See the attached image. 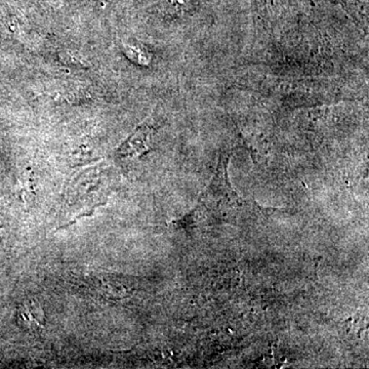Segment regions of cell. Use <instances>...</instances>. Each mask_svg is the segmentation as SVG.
Masks as SVG:
<instances>
[{"label":"cell","instance_id":"7a4b0ae2","mask_svg":"<svg viewBox=\"0 0 369 369\" xmlns=\"http://www.w3.org/2000/svg\"><path fill=\"white\" fill-rule=\"evenodd\" d=\"M153 136V126L149 121L143 122L117 150L121 158L133 159L142 156L150 150Z\"/></svg>","mask_w":369,"mask_h":369},{"label":"cell","instance_id":"5b68a950","mask_svg":"<svg viewBox=\"0 0 369 369\" xmlns=\"http://www.w3.org/2000/svg\"><path fill=\"white\" fill-rule=\"evenodd\" d=\"M126 54L129 58L136 62H140V64H146L145 61H148L147 56L145 53H143L142 49H138L137 46H126Z\"/></svg>","mask_w":369,"mask_h":369},{"label":"cell","instance_id":"6da1fadb","mask_svg":"<svg viewBox=\"0 0 369 369\" xmlns=\"http://www.w3.org/2000/svg\"><path fill=\"white\" fill-rule=\"evenodd\" d=\"M228 163L229 155L222 153L215 176L195 208L194 213H198L201 218H208V221L226 220L248 203L233 189L228 175Z\"/></svg>","mask_w":369,"mask_h":369},{"label":"cell","instance_id":"277c9868","mask_svg":"<svg viewBox=\"0 0 369 369\" xmlns=\"http://www.w3.org/2000/svg\"><path fill=\"white\" fill-rule=\"evenodd\" d=\"M60 58L68 65L81 66V67L86 66V61L84 60V56L79 55V53H73L72 51H65L64 53H61Z\"/></svg>","mask_w":369,"mask_h":369},{"label":"cell","instance_id":"3957f363","mask_svg":"<svg viewBox=\"0 0 369 369\" xmlns=\"http://www.w3.org/2000/svg\"><path fill=\"white\" fill-rule=\"evenodd\" d=\"M23 318L25 320L30 322H34L37 323V325H44V321H42L39 316H42V312L39 310V305L36 303H32V304H26L25 307H23Z\"/></svg>","mask_w":369,"mask_h":369}]
</instances>
